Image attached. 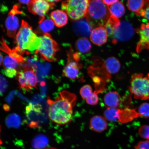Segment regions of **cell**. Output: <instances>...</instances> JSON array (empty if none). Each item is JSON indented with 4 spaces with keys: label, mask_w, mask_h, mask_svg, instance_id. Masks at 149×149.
Listing matches in <instances>:
<instances>
[{
    "label": "cell",
    "mask_w": 149,
    "mask_h": 149,
    "mask_svg": "<svg viewBox=\"0 0 149 149\" xmlns=\"http://www.w3.org/2000/svg\"><path fill=\"white\" fill-rule=\"evenodd\" d=\"M17 79L20 89L24 92L37 88L38 82L36 72L32 67H26L17 73Z\"/></svg>",
    "instance_id": "cell-9"
},
{
    "label": "cell",
    "mask_w": 149,
    "mask_h": 149,
    "mask_svg": "<svg viewBox=\"0 0 149 149\" xmlns=\"http://www.w3.org/2000/svg\"><path fill=\"white\" fill-rule=\"evenodd\" d=\"M7 87V82L6 79L0 74V95L5 92Z\"/></svg>",
    "instance_id": "cell-34"
},
{
    "label": "cell",
    "mask_w": 149,
    "mask_h": 149,
    "mask_svg": "<svg viewBox=\"0 0 149 149\" xmlns=\"http://www.w3.org/2000/svg\"><path fill=\"white\" fill-rule=\"evenodd\" d=\"M134 33L132 26L126 21L120 22V25L115 29L113 35V42L116 44L119 42H125L132 38Z\"/></svg>",
    "instance_id": "cell-13"
},
{
    "label": "cell",
    "mask_w": 149,
    "mask_h": 149,
    "mask_svg": "<svg viewBox=\"0 0 149 149\" xmlns=\"http://www.w3.org/2000/svg\"><path fill=\"white\" fill-rule=\"evenodd\" d=\"M103 1L104 4L109 6L117 2L118 0H103Z\"/></svg>",
    "instance_id": "cell-37"
},
{
    "label": "cell",
    "mask_w": 149,
    "mask_h": 149,
    "mask_svg": "<svg viewBox=\"0 0 149 149\" xmlns=\"http://www.w3.org/2000/svg\"><path fill=\"white\" fill-rule=\"evenodd\" d=\"M49 140L46 136L42 134L37 135L31 141V146L34 149H45L47 148Z\"/></svg>",
    "instance_id": "cell-24"
},
{
    "label": "cell",
    "mask_w": 149,
    "mask_h": 149,
    "mask_svg": "<svg viewBox=\"0 0 149 149\" xmlns=\"http://www.w3.org/2000/svg\"><path fill=\"white\" fill-rule=\"evenodd\" d=\"M89 127L93 131L102 133L107 129V120L104 117L99 115L95 116L91 119Z\"/></svg>",
    "instance_id": "cell-19"
},
{
    "label": "cell",
    "mask_w": 149,
    "mask_h": 149,
    "mask_svg": "<svg viewBox=\"0 0 149 149\" xmlns=\"http://www.w3.org/2000/svg\"><path fill=\"white\" fill-rule=\"evenodd\" d=\"M120 96L116 91H111L105 95L104 102L107 108H117L121 102Z\"/></svg>",
    "instance_id": "cell-20"
},
{
    "label": "cell",
    "mask_w": 149,
    "mask_h": 149,
    "mask_svg": "<svg viewBox=\"0 0 149 149\" xmlns=\"http://www.w3.org/2000/svg\"><path fill=\"white\" fill-rule=\"evenodd\" d=\"M55 5L45 0H31L27 7L29 12L40 17L39 24L45 19L46 14Z\"/></svg>",
    "instance_id": "cell-12"
},
{
    "label": "cell",
    "mask_w": 149,
    "mask_h": 149,
    "mask_svg": "<svg viewBox=\"0 0 149 149\" xmlns=\"http://www.w3.org/2000/svg\"><path fill=\"white\" fill-rule=\"evenodd\" d=\"M120 22L118 18L111 15L104 26L108 36L110 37L113 36L115 29L120 25Z\"/></svg>",
    "instance_id": "cell-26"
},
{
    "label": "cell",
    "mask_w": 149,
    "mask_h": 149,
    "mask_svg": "<svg viewBox=\"0 0 149 149\" xmlns=\"http://www.w3.org/2000/svg\"><path fill=\"white\" fill-rule=\"evenodd\" d=\"M80 95L83 98L89 105H94L98 102V93L95 91L93 92V89L89 85H84L80 89Z\"/></svg>",
    "instance_id": "cell-17"
},
{
    "label": "cell",
    "mask_w": 149,
    "mask_h": 149,
    "mask_svg": "<svg viewBox=\"0 0 149 149\" xmlns=\"http://www.w3.org/2000/svg\"><path fill=\"white\" fill-rule=\"evenodd\" d=\"M20 3L23 4H28L31 0H18Z\"/></svg>",
    "instance_id": "cell-38"
},
{
    "label": "cell",
    "mask_w": 149,
    "mask_h": 149,
    "mask_svg": "<svg viewBox=\"0 0 149 149\" xmlns=\"http://www.w3.org/2000/svg\"><path fill=\"white\" fill-rule=\"evenodd\" d=\"M45 149H57L54 148H53V147H49V148H47Z\"/></svg>",
    "instance_id": "cell-42"
},
{
    "label": "cell",
    "mask_w": 149,
    "mask_h": 149,
    "mask_svg": "<svg viewBox=\"0 0 149 149\" xmlns=\"http://www.w3.org/2000/svg\"><path fill=\"white\" fill-rule=\"evenodd\" d=\"M129 89L135 98L149 100V76L142 74H133Z\"/></svg>",
    "instance_id": "cell-7"
},
{
    "label": "cell",
    "mask_w": 149,
    "mask_h": 149,
    "mask_svg": "<svg viewBox=\"0 0 149 149\" xmlns=\"http://www.w3.org/2000/svg\"><path fill=\"white\" fill-rule=\"evenodd\" d=\"M148 75L149 76V74H148Z\"/></svg>",
    "instance_id": "cell-44"
},
{
    "label": "cell",
    "mask_w": 149,
    "mask_h": 149,
    "mask_svg": "<svg viewBox=\"0 0 149 149\" xmlns=\"http://www.w3.org/2000/svg\"><path fill=\"white\" fill-rule=\"evenodd\" d=\"M3 63L5 69L16 70L19 65L21 64L17 59L8 55L5 57Z\"/></svg>",
    "instance_id": "cell-28"
},
{
    "label": "cell",
    "mask_w": 149,
    "mask_h": 149,
    "mask_svg": "<svg viewBox=\"0 0 149 149\" xmlns=\"http://www.w3.org/2000/svg\"><path fill=\"white\" fill-rule=\"evenodd\" d=\"M45 1H47L52 4H55V3L61 1V0H45Z\"/></svg>",
    "instance_id": "cell-39"
},
{
    "label": "cell",
    "mask_w": 149,
    "mask_h": 149,
    "mask_svg": "<svg viewBox=\"0 0 149 149\" xmlns=\"http://www.w3.org/2000/svg\"><path fill=\"white\" fill-rule=\"evenodd\" d=\"M145 4L144 0H128L127 3L128 9L137 15L144 9Z\"/></svg>",
    "instance_id": "cell-25"
},
{
    "label": "cell",
    "mask_w": 149,
    "mask_h": 149,
    "mask_svg": "<svg viewBox=\"0 0 149 149\" xmlns=\"http://www.w3.org/2000/svg\"><path fill=\"white\" fill-rule=\"evenodd\" d=\"M104 117L107 120L111 122H118L121 123H126L140 116L134 109L126 108L122 109L118 108H107L104 111Z\"/></svg>",
    "instance_id": "cell-8"
},
{
    "label": "cell",
    "mask_w": 149,
    "mask_h": 149,
    "mask_svg": "<svg viewBox=\"0 0 149 149\" xmlns=\"http://www.w3.org/2000/svg\"><path fill=\"white\" fill-rule=\"evenodd\" d=\"M6 123L9 127H18L20 125V119L16 115H11L7 118Z\"/></svg>",
    "instance_id": "cell-30"
},
{
    "label": "cell",
    "mask_w": 149,
    "mask_h": 149,
    "mask_svg": "<svg viewBox=\"0 0 149 149\" xmlns=\"http://www.w3.org/2000/svg\"><path fill=\"white\" fill-rule=\"evenodd\" d=\"M40 38L41 45L34 54L39 55L42 60L51 62L56 61V54L59 49L56 42L48 33H44Z\"/></svg>",
    "instance_id": "cell-5"
},
{
    "label": "cell",
    "mask_w": 149,
    "mask_h": 149,
    "mask_svg": "<svg viewBox=\"0 0 149 149\" xmlns=\"http://www.w3.org/2000/svg\"><path fill=\"white\" fill-rule=\"evenodd\" d=\"M50 16L51 19L58 27H63L68 23V15L64 11L56 10L52 12Z\"/></svg>",
    "instance_id": "cell-21"
},
{
    "label": "cell",
    "mask_w": 149,
    "mask_h": 149,
    "mask_svg": "<svg viewBox=\"0 0 149 149\" xmlns=\"http://www.w3.org/2000/svg\"><path fill=\"white\" fill-rule=\"evenodd\" d=\"M95 1H102V0H95Z\"/></svg>",
    "instance_id": "cell-43"
},
{
    "label": "cell",
    "mask_w": 149,
    "mask_h": 149,
    "mask_svg": "<svg viewBox=\"0 0 149 149\" xmlns=\"http://www.w3.org/2000/svg\"><path fill=\"white\" fill-rule=\"evenodd\" d=\"M22 14L23 12L20 10L19 6L17 5H14L9 13L5 23L7 33L9 37H13L15 35L19 26L17 16Z\"/></svg>",
    "instance_id": "cell-14"
},
{
    "label": "cell",
    "mask_w": 149,
    "mask_h": 149,
    "mask_svg": "<svg viewBox=\"0 0 149 149\" xmlns=\"http://www.w3.org/2000/svg\"><path fill=\"white\" fill-rule=\"evenodd\" d=\"M120 61L114 57H110L102 62L99 58L95 59L93 66L89 67L88 72L92 77L96 87V92L99 93L105 90V85L111 79L112 74L120 71Z\"/></svg>",
    "instance_id": "cell-2"
},
{
    "label": "cell",
    "mask_w": 149,
    "mask_h": 149,
    "mask_svg": "<svg viewBox=\"0 0 149 149\" xmlns=\"http://www.w3.org/2000/svg\"><path fill=\"white\" fill-rule=\"evenodd\" d=\"M138 113L140 116L145 118H149V103L145 102L139 106L138 109Z\"/></svg>",
    "instance_id": "cell-31"
},
{
    "label": "cell",
    "mask_w": 149,
    "mask_h": 149,
    "mask_svg": "<svg viewBox=\"0 0 149 149\" xmlns=\"http://www.w3.org/2000/svg\"><path fill=\"white\" fill-rule=\"evenodd\" d=\"M39 24V31H40L41 33H44V34L48 33L53 30L55 24L51 19H44Z\"/></svg>",
    "instance_id": "cell-29"
},
{
    "label": "cell",
    "mask_w": 149,
    "mask_h": 149,
    "mask_svg": "<svg viewBox=\"0 0 149 149\" xmlns=\"http://www.w3.org/2000/svg\"><path fill=\"white\" fill-rule=\"evenodd\" d=\"M68 61L63 70V74L65 77L71 79H77L82 65L79 63L80 60L79 54L74 53L70 49L68 54Z\"/></svg>",
    "instance_id": "cell-10"
},
{
    "label": "cell",
    "mask_w": 149,
    "mask_h": 149,
    "mask_svg": "<svg viewBox=\"0 0 149 149\" xmlns=\"http://www.w3.org/2000/svg\"><path fill=\"white\" fill-rule=\"evenodd\" d=\"M135 149H149V141H141L135 147Z\"/></svg>",
    "instance_id": "cell-35"
},
{
    "label": "cell",
    "mask_w": 149,
    "mask_h": 149,
    "mask_svg": "<svg viewBox=\"0 0 149 149\" xmlns=\"http://www.w3.org/2000/svg\"><path fill=\"white\" fill-rule=\"evenodd\" d=\"M3 57L1 54L0 53V65L3 63Z\"/></svg>",
    "instance_id": "cell-40"
},
{
    "label": "cell",
    "mask_w": 149,
    "mask_h": 149,
    "mask_svg": "<svg viewBox=\"0 0 149 149\" xmlns=\"http://www.w3.org/2000/svg\"><path fill=\"white\" fill-rule=\"evenodd\" d=\"M76 100V95L66 90L61 91L55 100L48 98V115L50 120L59 125L69 123L72 120Z\"/></svg>",
    "instance_id": "cell-1"
},
{
    "label": "cell",
    "mask_w": 149,
    "mask_h": 149,
    "mask_svg": "<svg viewBox=\"0 0 149 149\" xmlns=\"http://www.w3.org/2000/svg\"><path fill=\"white\" fill-rule=\"evenodd\" d=\"M1 126L0 125V136H1ZM3 144L2 141H1V137H0V146Z\"/></svg>",
    "instance_id": "cell-41"
},
{
    "label": "cell",
    "mask_w": 149,
    "mask_h": 149,
    "mask_svg": "<svg viewBox=\"0 0 149 149\" xmlns=\"http://www.w3.org/2000/svg\"><path fill=\"white\" fill-rule=\"evenodd\" d=\"M25 115L28 125L31 128H38L43 120L42 106L30 103L26 107Z\"/></svg>",
    "instance_id": "cell-11"
},
{
    "label": "cell",
    "mask_w": 149,
    "mask_h": 149,
    "mask_svg": "<svg viewBox=\"0 0 149 149\" xmlns=\"http://www.w3.org/2000/svg\"><path fill=\"white\" fill-rule=\"evenodd\" d=\"M110 16L109 7L103 2L89 0L86 17L93 28L104 26Z\"/></svg>",
    "instance_id": "cell-4"
},
{
    "label": "cell",
    "mask_w": 149,
    "mask_h": 149,
    "mask_svg": "<svg viewBox=\"0 0 149 149\" xmlns=\"http://www.w3.org/2000/svg\"><path fill=\"white\" fill-rule=\"evenodd\" d=\"M110 14L117 18H120L124 15L125 12L124 6L121 2L118 1L109 7Z\"/></svg>",
    "instance_id": "cell-27"
},
{
    "label": "cell",
    "mask_w": 149,
    "mask_h": 149,
    "mask_svg": "<svg viewBox=\"0 0 149 149\" xmlns=\"http://www.w3.org/2000/svg\"><path fill=\"white\" fill-rule=\"evenodd\" d=\"M108 34L104 26L97 27L93 29L90 35L91 41L97 45L105 44L107 40Z\"/></svg>",
    "instance_id": "cell-18"
},
{
    "label": "cell",
    "mask_w": 149,
    "mask_h": 149,
    "mask_svg": "<svg viewBox=\"0 0 149 149\" xmlns=\"http://www.w3.org/2000/svg\"><path fill=\"white\" fill-rule=\"evenodd\" d=\"M16 47L13 49L17 53L22 55L35 53L41 45L40 37L33 32L32 28L24 20L16 35Z\"/></svg>",
    "instance_id": "cell-3"
},
{
    "label": "cell",
    "mask_w": 149,
    "mask_h": 149,
    "mask_svg": "<svg viewBox=\"0 0 149 149\" xmlns=\"http://www.w3.org/2000/svg\"><path fill=\"white\" fill-rule=\"evenodd\" d=\"M75 47L76 49L80 53L87 54L90 52L92 45L88 39L82 37L76 42Z\"/></svg>",
    "instance_id": "cell-23"
},
{
    "label": "cell",
    "mask_w": 149,
    "mask_h": 149,
    "mask_svg": "<svg viewBox=\"0 0 149 149\" xmlns=\"http://www.w3.org/2000/svg\"><path fill=\"white\" fill-rule=\"evenodd\" d=\"M139 33L140 38L137 46L136 51L138 53L144 49H149V22L141 25Z\"/></svg>",
    "instance_id": "cell-15"
},
{
    "label": "cell",
    "mask_w": 149,
    "mask_h": 149,
    "mask_svg": "<svg viewBox=\"0 0 149 149\" xmlns=\"http://www.w3.org/2000/svg\"><path fill=\"white\" fill-rule=\"evenodd\" d=\"M121 1H124V0H121Z\"/></svg>",
    "instance_id": "cell-45"
},
{
    "label": "cell",
    "mask_w": 149,
    "mask_h": 149,
    "mask_svg": "<svg viewBox=\"0 0 149 149\" xmlns=\"http://www.w3.org/2000/svg\"><path fill=\"white\" fill-rule=\"evenodd\" d=\"M73 29L74 32L79 36L88 37L91 35L93 27L86 19L83 18L74 23Z\"/></svg>",
    "instance_id": "cell-16"
},
{
    "label": "cell",
    "mask_w": 149,
    "mask_h": 149,
    "mask_svg": "<svg viewBox=\"0 0 149 149\" xmlns=\"http://www.w3.org/2000/svg\"><path fill=\"white\" fill-rule=\"evenodd\" d=\"M138 16L142 17L146 19L149 21V0L145 1V4L144 8L140 13Z\"/></svg>",
    "instance_id": "cell-33"
},
{
    "label": "cell",
    "mask_w": 149,
    "mask_h": 149,
    "mask_svg": "<svg viewBox=\"0 0 149 149\" xmlns=\"http://www.w3.org/2000/svg\"><path fill=\"white\" fill-rule=\"evenodd\" d=\"M1 45L0 46V50L6 53L8 55L15 58L21 63V64L25 63L26 60L25 58L22 55L19 54L13 49H11L3 38L1 41Z\"/></svg>",
    "instance_id": "cell-22"
},
{
    "label": "cell",
    "mask_w": 149,
    "mask_h": 149,
    "mask_svg": "<svg viewBox=\"0 0 149 149\" xmlns=\"http://www.w3.org/2000/svg\"><path fill=\"white\" fill-rule=\"evenodd\" d=\"M3 73L6 76L9 78H13L17 74L16 70L4 69L3 70Z\"/></svg>",
    "instance_id": "cell-36"
},
{
    "label": "cell",
    "mask_w": 149,
    "mask_h": 149,
    "mask_svg": "<svg viewBox=\"0 0 149 149\" xmlns=\"http://www.w3.org/2000/svg\"><path fill=\"white\" fill-rule=\"evenodd\" d=\"M89 0H65L63 1L61 9L71 19L77 21L86 16Z\"/></svg>",
    "instance_id": "cell-6"
},
{
    "label": "cell",
    "mask_w": 149,
    "mask_h": 149,
    "mask_svg": "<svg viewBox=\"0 0 149 149\" xmlns=\"http://www.w3.org/2000/svg\"><path fill=\"white\" fill-rule=\"evenodd\" d=\"M139 133L140 137L149 141V126L144 125L139 128Z\"/></svg>",
    "instance_id": "cell-32"
}]
</instances>
